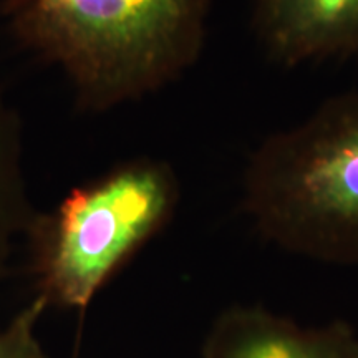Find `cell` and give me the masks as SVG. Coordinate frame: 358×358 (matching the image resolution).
<instances>
[{
	"label": "cell",
	"mask_w": 358,
	"mask_h": 358,
	"mask_svg": "<svg viewBox=\"0 0 358 358\" xmlns=\"http://www.w3.org/2000/svg\"><path fill=\"white\" fill-rule=\"evenodd\" d=\"M211 0H2L27 50L60 66L85 111L111 110L173 83L198 62Z\"/></svg>",
	"instance_id": "cell-1"
},
{
	"label": "cell",
	"mask_w": 358,
	"mask_h": 358,
	"mask_svg": "<svg viewBox=\"0 0 358 358\" xmlns=\"http://www.w3.org/2000/svg\"><path fill=\"white\" fill-rule=\"evenodd\" d=\"M243 209L277 248L358 266V92L268 134L245 164Z\"/></svg>",
	"instance_id": "cell-2"
},
{
	"label": "cell",
	"mask_w": 358,
	"mask_h": 358,
	"mask_svg": "<svg viewBox=\"0 0 358 358\" xmlns=\"http://www.w3.org/2000/svg\"><path fill=\"white\" fill-rule=\"evenodd\" d=\"M179 185L166 163L140 158L75 187L37 213L25 239L35 295L85 313L120 268L173 217Z\"/></svg>",
	"instance_id": "cell-3"
},
{
	"label": "cell",
	"mask_w": 358,
	"mask_h": 358,
	"mask_svg": "<svg viewBox=\"0 0 358 358\" xmlns=\"http://www.w3.org/2000/svg\"><path fill=\"white\" fill-rule=\"evenodd\" d=\"M201 358H358V330L345 320L303 327L262 306H231L213 320Z\"/></svg>",
	"instance_id": "cell-4"
},
{
	"label": "cell",
	"mask_w": 358,
	"mask_h": 358,
	"mask_svg": "<svg viewBox=\"0 0 358 358\" xmlns=\"http://www.w3.org/2000/svg\"><path fill=\"white\" fill-rule=\"evenodd\" d=\"M254 32L282 66L358 55V0H254Z\"/></svg>",
	"instance_id": "cell-5"
},
{
	"label": "cell",
	"mask_w": 358,
	"mask_h": 358,
	"mask_svg": "<svg viewBox=\"0 0 358 358\" xmlns=\"http://www.w3.org/2000/svg\"><path fill=\"white\" fill-rule=\"evenodd\" d=\"M24 155L20 116L0 92V282L10 274L15 245L25 239L37 216L29 196Z\"/></svg>",
	"instance_id": "cell-6"
},
{
	"label": "cell",
	"mask_w": 358,
	"mask_h": 358,
	"mask_svg": "<svg viewBox=\"0 0 358 358\" xmlns=\"http://www.w3.org/2000/svg\"><path fill=\"white\" fill-rule=\"evenodd\" d=\"M47 310V302L35 295L8 324L0 327V358H50L38 335Z\"/></svg>",
	"instance_id": "cell-7"
}]
</instances>
